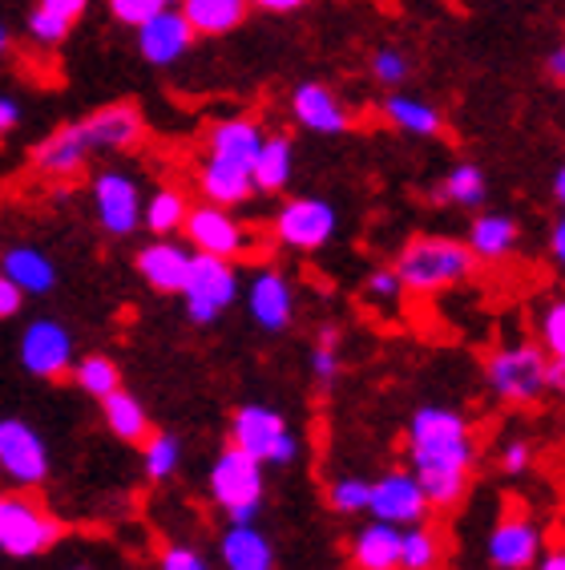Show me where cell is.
<instances>
[{"instance_id": "9", "label": "cell", "mask_w": 565, "mask_h": 570, "mask_svg": "<svg viewBox=\"0 0 565 570\" xmlns=\"http://www.w3.org/2000/svg\"><path fill=\"white\" fill-rule=\"evenodd\" d=\"M186 239L195 252H207V255H222V259H235L250 247V235L230 207H218V203H198V207L186 210Z\"/></svg>"}, {"instance_id": "35", "label": "cell", "mask_w": 565, "mask_h": 570, "mask_svg": "<svg viewBox=\"0 0 565 570\" xmlns=\"http://www.w3.org/2000/svg\"><path fill=\"white\" fill-rule=\"evenodd\" d=\"M73 381L81 384V393L98 396V401H101V396L113 393V389H121L118 364L109 361V356H86V361H77Z\"/></svg>"}, {"instance_id": "13", "label": "cell", "mask_w": 565, "mask_h": 570, "mask_svg": "<svg viewBox=\"0 0 565 570\" xmlns=\"http://www.w3.org/2000/svg\"><path fill=\"white\" fill-rule=\"evenodd\" d=\"M195 37L198 33L190 29V21L182 17L178 4H162L150 21L138 24V49L150 66H175L178 57L190 53Z\"/></svg>"}, {"instance_id": "8", "label": "cell", "mask_w": 565, "mask_h": 570, "mask_svg": "<svg viewBox=\"0 0 565 570\" xmlns=\"http://www.w3.org/2000/svg\"><path fill=\"white\" fill-rule=\"evenodd\" d=\"M336 207L327 198L299 195L291 203H282L275 215V239L291 252H319L336 235Z\"/></svg>"}, {"instance_id": "51", "label": "cell", "mask_w": 565, "mask_h": 570, "mask_svg": "<svg viewBox=\"0 0 565 570\" xmlns=\"http://www.w3.org/2000/svg\"><path fill=\"white\" fill-rule=\"evenodd\" d=\"M542 570H565V547L549 550V554L542 559Z\"/></svg>"}, {"instance_id": "5", "label": "cell", "mask_w": 565, "mask_h": 570, "mask_svg": "<svg viewBox=\"0 0 565 570\" xmlns=\"http://www.w3.org/2000/svg\"><path fill=\"white\" fill-rule=\"evenodd\" d=\"M230 445H239L262 465H291L299 458V438L287 417L271 405H242L230 417Z\"/></svg>"}, {"instance_id": "20", "label": "cell", "mask_w": 565, "mask_h": 570, "mask_svg": "<svg viewBox=\"0 0 565 570\" xmlns=\"http://www.w3.org/2000/svg\"><path fill=\"white\" fill-rule=\"evenodd\" d=\"M81 130H86L93 150H130V146L141 142L146 121L130 101H118V106H106V110L81 118Z\"/></svg>"}, {"instance_id": "15", "label": "cell", "mask_w": 565, "mask_h": 570, "mask_svg": "<svg viewBox=\"0 0 565 570\" xmlns=\"http://www.w3.org/2000/svg\"><path fill=\"white\" fill-rule=\"evenodd\" d=\"M0 470L12 482L41 485L49 473V450L24 421H0Z\"/></svg>"}, {"instance_id": "26", "label": "cell", "mask_w": 565, "mask_h": 570, "mask_svg": "<svg viewBox=\"0 0 565 570\" xmlns=\"http://www.w3.org/2000/svg\"><path fill=\"white\" fill-rule=\"evenodd\" d=\"M400 530L391 522H371L356 534L351 542V562L359 570H400Z\"/></svg>"}, {"instance_id": "37", "label": "cell", "mask_w": 565, "mask_h": 570, "mask_svg": "<svg viewBox=\"0 0 565 570\" xmlns=\"http://www.w3.org/2000/svg\"><path fill=\"white\" fill-rule=\"evenodd\" d=\"M537 332H542V348L554 364H565V296L542 307L537 316Z\"/></svg>"}, {"instance_id": "44", "label": "cell", "mask_w": 565, "mask_h": 570, "mask_svg": "<svg viewBox=\"0 0 565 570\" xmlns=\"http://www.w3.org/2000/svg\"><path fill=\"white\" fill-rule=\"evenodd\" d=\"M529 465H533L529 441H509V445H505V453H500V470H505V473H525Z\"/></svg>"}, {"instance_id": "42", "label": "cell", "mask_w": 565, "mask_h": 570, "mask_svg": "<svg viewBox=\"0 0 565 570\" xmlns=\"http://www.w3.org/2000/svg\"><path fill=\"white\" fill-rule=\"evenodd\" d=\"M158 9H162V0H109V12H113V21L133 24V29H138L141 21H150Z\"/></svg>"}, {"instance_id": "3", "label": "cell", "mask_w": 565, "mask_h": 570, "mask_svg": "<svg viewBox=\"0 0 565 570\" xmlns=\"http://www.w3.org/2000/svg\"><path fill=\"white\" fill-rule=\"evenodd\" d=\"M489 389L509 405H533L549 389V356L542 344H509L485 361Z\"/></svg>"}, {"instance_id": "48", "label": "cell", "mask_w": 565, "mask_h": 570, "mask_svg": "<svg viewBox=\"0 0 565 570\" xmlns=\"http://www.w3.org/2000/svg\"><path fill=\"white\" fill-rule=\"evenodd\" d=\"M21 126V106L12 98H0V134H9Z\"/></svg>"}, {"instance_id": "4", "label": "cell", "mask_w": 565, "mask_h": 570, "mask_svg": "<svg viewBox=\"0 0 565 570\" xmlns=\"http://www.w3.org/2000/svg\"><path fill=\"white\" fill-rule=\"evenodd\" d=\"M262 490H267L262 461L242 453L239 445L222 450L210 465V498L227 510L230 522H255L262 505Z\"/></svg>"}, {"instance_id": "11", "label": "cell", "mask_w": 565, "mask_h": 570, "mask_svg": "<svg viewBox=\"0 0 565 570\" xmlns=\"http://www.w3.org/2000/svg\"><path fill=\"white\" fill-rule=\"evenodd\" d=\"M141 190L130 175L121 170H101L93 178V210H98V223L109 230V235H133L141 223Z\"/></svg>"}, {"instance_id": "55", "label": "cell", "mask_w": 565, "mask_h": 570, "mask_svg": "<svg viewBox=\"0 0 565 570\" xmlns=\"http://www.w3.org/2000/svg\"><path fill=\"white\" fill-rule=\"evenodd\" d=\"M162 4H182V0H162Z\"/></svg>"}, {"instance_id": "17", "label": "cell", "mask_w": 565, "mask_h": 570, "mask_svg": "<svg viewBox=\"0 0 565 570\" xmlns=\"http://www.w3.org/2000/svg\"><path fill=\"white\" fill-rule=\"evenodd\" d=\"M247 307H250V320H255L262 332H287L291 328V316H295L291 279H287L282 272H275V267L255 272L250 292H247Z\"/></svg>"}, {"instance_id": "14", "label": "cell", "mask_w": 565, "mask_h": 570, "mask_svg": "<svg viewBox=\"0 0 565 570\" xmlns=\"http://www.w3.org/2000/svg\"><path fill=\"white\" fill-rule=\"evenodd\" d=\"M542 530L537 522H529L525 514H505L497 527L489 530L485 554L497 570H529L542 559Z\"/></svg>"}, {"instance_id": "54", "label": "cell", "mask_w": 565, "mask_h": 570, "mask_svg": "<svg viewBox=\"0 0 565 570\" xmlns=\"http://www.w3.org/2000/svg\"><path fill=\"white\" fill-rule=\"evenodd\" d=\"M9 53V29H4V24H0V57Z\"/></svg>"}, {"instance_id": "23", "label": "cell", "mask_w": 565, "mask_h": 570, "mask_svg": "<svg viewBox=\"0 0 565 570\" xmlns=\"http://www.w3.org/2000/svg\"><path fill=\"white\" fill-rule=\"evenodd\" d=\"M198 187H202V198L207 203H218V207H239L255 195V178H250V166L227 163V158H210L202 163V175H198Z\"/></svg>"}, {"instance_id": "29", "label": "cell", "mask_w": 565, "mask_h": 570, "mask_svg": "<svg viewBox=\"0 0 565 570\" xmlns=\"http://www.w3.org/2000/svg\"><path fill=\"white\" fill-rule=\"evenodd\" d=\"M291 170H295V146L291 138H262L259 154H255V163H250V178H255V190H282L291 183Z\"/></svg>"}, {"instance_id": "30", "label": "cell", "mask_w": 565, "mask_h": 570, "mask_svg": "<svg viewBox=\"0 0 565 570\" xmlns=\"http://www.w3.org/2000/svg\"><path fill=\"white\" fill-rule=\"evenodd\" d=\"M101 413H106V425L113 438L133 441V445L150 438V417H146L138 396H130L126 389H113L109 396H101Z\"/></svg>"}, {"instance_id": "2", "label": "cell", "mask_w": 565, "mask_h": 570, "mask_svg": "<svg viewBox=\"0 0 565 570\" xmlns=\"http://www.w3.org/2000/svg\"><path fill=\"white\" fill-rule=\"evenodd\" d=\"M396 275H400L404 292L416 296H436L448 287L465 284L477 272V255L468 252V243L445 239V235H416L396 255Z\"/></svg>"}, {"instance_id": "32", "label": "cell", "mask_w": 565, "mask_h": 570, "mask_svg": "<svg viewBox=\"0 0 565 570\" xmlns=\"http://www.w3.org/2000/svg\"><path fill=\"white\" fill-rule=\"evenodd\" d=\"M186 210H190V203H186L182 190H153L146 203H141V223L153 230V235H175V230H182L186 223Z\"/></svg>"}, {"instance_id": "1", "label": "cell", "mask_w": 565, "mask_h": 570, "mask_svg": "<svg viewBox=\"0 0 565 570\" xmlns=\"http://www.w3.org/2000/svg\"><path fill=\"white\" fill-rule=\"evenodd\" d=\"M477 458L473 429L448 405H420L408 421V465L433 510H453L468 494Z\"/></svg>"}, {"instance_id": "45", "label": "cell", "mask_w": 565, "mask_h": 570, "mask_svg": "<svg viewBox=\"0 0 565 570\" xmlns=\"http://www.w3.org/2000/svg\"><path fill=\"white\" fill-rule=\"evenodd\" d=\"M21 304H24V292L17 284H12L9 275L0 272V320L17 316V312H21Z\"/></svg>"}, {"instance_id": "50", "label": "cell", "mask_w": 565, "mask_h": 570, "mask_svg": "<svg viewBox=\"0 0 565 570\" xmlns=\"http://www.w3.org/2000/svg\"><path fill=\"white\" fill-rule=\"evenodd\" d=\"M545 69H549V77L565 81V41L557 45V49H549V57H545Z\"/></svg>"}, {"instance_id": "52", "label": "cell", "mask_w": 565, "mask_h": 570, "mask_svg": "<svg viewBox=\"0 0 565 570\" xmlns=\"http://www.w3.org/2000/svg\"><path fill=\"white\" fill-rule=\"evenodd\" d=\"M549 389L565 393V364H554V361H549Z\"/></svg>"}, {"instance_id": "46", "label": "cell", "mask_w": 565, "mask_h": 570, "mask_svg": "<svg viewBox=\"0 0 565 570\" xmlns=\"http://www.w3.org/2000/svg\"><path fill=\"white\" fill-rule=\"evenodd\" d=\"M41 9H49V12H57V17H66L69 24H77L81 17H86V9H89V0H37Z\"/></svg>"}, {"instance_id": "33", "label": "cell", "mask_w": 565, "mask_h": 570, "mask_svg": "<svg viewBox=\"0 0 565 570\" xmlns=\"http://www.w3.org/2000/svg\"><path fill=\"white\" fill-rule=\"evenodd\" d=\"M440 567V538L416 522L400 530V570H436Z\"/></svg>"}, {"instance_id": "19", "label": "cell", "mask_w": 565, "mask_h": 570, "mask_svg": "<svg viewBox=\"0 0 565 570\" xmlns=\"http://www.w3.org/2000/svg\"><path fill=\"white\" fill-rule=\"evenodd\" d=\"M190 259L195 252L182 247L175 239H153L138 252V275L153 292H166V296H178L186 284V272H190Z\"/></svg>"}, {"instance_id": "24", "label": "cell", "mask_w": 565, "mask_h": 570, "mask_svg": "<svg viewBox=\"0 0 565 570\" xmlns=\"http://www.w3.org/2000/svg\"><path fill=\"white\" fill-rule=\"evenodd\" d=\"M222 567L227 570H271L275 550L271 538L262 534L255 522H230L222 534Z\"/></svg>"}, {"instance_id": "47", "label": "cell", "mask_w": 565, "mask_h": 570, "mask_svg": "<svg viewBox=\"0 0 565 570\" xmlns=\"http://www.w3.org/2000/svg\"><path fill=\"white\" fill-rule=\"evenodd\" d=\"M549 255H554V264L565 272V215L554 223V230H549Z\"/></svg>"}, {"instance_id": "6", "label": "cell", "mask_w": 565, "mask_h": 570, "mask_svg": "<svg viewBox=\"0 0 565 570\" xmlns=\"http://www.w3.org/2000/svg\"><path fill=\"white\" fill-rule=\"evenodd\" d=\"M178 296H182L186 316L195 320V324H215V320L239 299V272H235V264L222 259V255L195 252Z\"/></svg>"}, {"instance_id": "40", "label": "cell", "mask_w": 565, "mask_h": 570, "mask_svg": "<svg viewBox=\"0 0 565 570\" xmlns=\"http://www.w3.org/2000/svg\"><path fill=\"white\" fill-rule=\"evenodd\" d=\"M400 296H404V284H400V275H396V267H376V272L364 279V299H368V304L391 307Z\"/></svg>"}, {"instance_id": "22", "label": "cell", "mask_w": 565, "mask_h": 570, "mask_svg": "<svg viewBox=\"0 0 565 570\" xmlns=\"http://www.w3.org/2000/svg\"><path fill=\"white\" fill-rule=\"evenodd\" d=\"M262 130L255 118H227V121H215L207 134V154L210 158H227V163H239V166H250L255 163V154H259Z\"/></svg>"}, {"instance_id": "12", "label": "cell", "mask_w": 565, "mask_h": 570, "mask_svg": "<svg viewBox=\"0 0 565 570\" xmlns=\"http://www.w3.org/2000/svg\"><path fill=\"white\" fill-rule=\"evenodd\" d=\"M21 364L33 376H44V381L66 376L69 364H73V336H69L66 324H57V320H33L21 336Z\"/></svg>"}, {"instance_id": "49", "label": "cell", "mask_w": 565, "mask_h": 570, "mask_svg": "<svg viewBox=\"0 0 565 570\" xmlns=\"http://www.w3.org/2000/svg\"><path fill=\"white\" fill-rule=\"evenodd\" d=\"M307 0H250V9H262V12H295L304 9Z\"/></svg>"}, {"instance_id": "38", "label": "cell", "mask_w": 565, "mask_h": 570, "mask_svg": "<svg viewBox=\"0 0 565 570\" xmlns=\"http://www.w3.org/2000/svg\"><path fill=\"white\" fill-rule=\"evenodd\" d=\"M368 502H371V482H364V478H339L327 490V505L336 514H359V510H368Z\"/></svg>"}, {"instance_id": "56", "label": "cell", "mask_w": 565, "mask_h": 570, "mask_svg": "<svg viewBox=\"0 0 565 570\" xmlns=\"http://www.w3.org/2000/svg\"><path fill=\"white\" fill-rule=\"evenodd\" d=\"M73 570H89V567H73Z\"/></svg>"}, {"instance_id": "27", "label": "cell", "mask_w": 565, "mask_h": 570, "mask_svg": "<svg viewBox=\"0 0 565 570\" xmlns=\"http://www.w3.org/2000/svg\"><path fill=\"white\" fill-rule=\"evenodd\" d=\"M178 9L198 37H222L247 21L250 0H182Z\"/></svg>"}, {"instance_id": "31", "label": "cell", "mask_w": 565, "mask_h": 570, "mask_svg": "<svg viewBox=\"0 0 565 570\" xmlns=\"http://www.w3.org/2000/svg\"><path fill=\"white\" fill-rule=\"evenodd\" d=\"M489 195V183H485V170L477 163H457L445 175V183H436L433 198L436 203H453V207H468L477 210Z\"/></svg>"}, {"instance_id": "7", "label": "cell", "mask_w": 565, "mask_h": 570, "mask_svg": "<svg viewBox=\"0 0 565 570\" xmlns=\"http://www.w3.org/2000/svg\"><path fill=\"white\" fill-rule=\"evenodd\" d=\"M61 538V522H57L44 505H37L24 494H4L0 498V550L12 559H33L44 554Z\"/></svg>"}, {"instance_id": "28", "label": "cell", "mask_w": 565, "mask_h": 570, "mask_svg": "<svg viewBox=\"0 0 565 570\" xmlns=\"http://www.w3.org/2000/svg\"><path fill=\"white\" fill-rule=\"evenodd\" d=\"M380 110L396 130L413 134V138H436L445 130V114L436 110L433 101L413 98V94H391V98H384Z\"/></svg>"}, {"instance_id": "10", "label": "cell", "mask_w": 565, "mask_h": 570, "mask_svg": "<svg viewBox=\"0 0 565 570\" xmlns=\"http://www.w3.org/2000/svg\"><path fill=\"white\" fill-rule=\"evenodd\" d=\"M368 510L380 518V522H391V527H416V522H424V514H428L433 505L424 498L413 470H388L384 478L371 482Z\"/></svg>"}, {"instance_id": "36", "label": "cell", "mask_w": 565, "mask_h": 570, "mask_svg": "<svg viewBox=\"0 0 565 570\" xmlns=\"http://www.w3.org/2000/svg\"><path fill=\"white\" fill-rule=\"evenodd\" d=\"M311 376H316L319 389H331L339 381V328L336 324H324L316 336V348H311Z\"/></svg>"}, {"instance_id": "18", "label": "cell", "mask_w": 565, "mask_h": 570, "mask_svg": "<svg viewBox=\"0 0 565 570\" xmlns=\"http://www.w3.org/2000/svg\"><path fill=\"white\" fill-rule=\"evenodd\" d=\"M89 154H93V146H89L81 121H69V126H57L44 142L33 146V166L41 175L69 178V175H77V170H86Z\"/></svg>"}, {"instance_id": "41", "label": "cell", "mask_w": 565, "mask_h": 570, "mask_svg": "<svg viewBox=\"0 0 565 570\" xmlns=\"http://www.w3.org/2000/svg\"><path fill=\"white\" fill-rule=\"evenodd\" d=\"M69 29H73V24H69L66 17H57V12L41 9V4L29 12V37H33L37 45H61L69 37Z\"/></svg>"}, {"instance_id": "16", "label": "cell", "mask_w": 565, "mask_h": 570, "mask_svg": "<svg viewBox=\"0 0 565 570\" xmlns=\"http://www.w3.org/2000/svg\"><path fill=\"white\" fill-rule=\"evenodd\" d=\"M291 118L311 134L336 138V134L351 130V110L339 101L336 89H327L324 81H304L291 89Z\"/></svg>"}, {"instance_id": "39", "label": "cell", "mask_w": 565, "mask_h": 570, "mask_svg": "<svg viewBox=\"0 0 565 570\" xmlns=\"http://www.w3.org/2000/svg\"><path fill=\"white\" fill-rule=\"evenodd\" d=\"M368 69L380 86H400V81H408V73H413V61H408V53L396 49V45H380V49L371 53Z\"/></svg>"}, {"instance_id": "25", "label": "cell", "mask_w": 565, "mask_h": 570, "mask_svg": "<svg viewBox=\"0 0 565 570\" xmlns=\"http://www.w3.org/2000/svg\"><path fill=\"white\" fill-rule=\"evenodd\" d=\"M0 272L9 275L12 284L21 287L24 296H44L57 287V267L53 259L37 247H9L0 255Z\"/></svg>"}, {"instance_id": "43", "label": "cell", "mask_w": 565, "mask_h": 570, "mask_svg": "<svg viewBox=\"0 0 565 570\" xmlns=\"http://www.w3.org/2000/svg\"><path fill=\"white\" fill-rule=\"evenodd\" d=\"M162 570H210V562L195 547H170L162 550Z\"/></svg>"}, {"instance_id": "34", "label": "cell", "mask_w": 565, "mask_h": 570, "mask_svg": "<svg viewBox=\"0 0 565 570\" xmlns=\"http://www.w3.org/2000/svg\"><path fill=\"white\" fill-rule=\"evenodd\" d=\"M178 461H182V450H178V438H170V433H150V438L141 441V465H146L150 482L175 478Z\"/></svg>"}, {"instance_id": "21", "label": "cell", "mask_w": 565, "mask_h": 570, "mask_svg": "<svg viewBox=\"0 0 565 570\" xmlns=\"http://www.w3.org/2000/svg\"><path fill=\"white\" fill-rule=\"evenodd\" d=\"M517 239H522V227L513 215H500V210H485L473 219L468 227V252L485 259V264H500V259H509L517 252Z\"/></svg>"}, {"instance_id": "53", "label": "cell", "mask_w": 565, "mask_h": 570, "mask_svg": "<svg viewBox=\"0 0 565 570\" xmlns=\"http://www.w3.org/2000/svg\"><path fill=\"white\" fill-rule=\"evenodd\" d=\"M554 198L562 203V210H565V163L557 166V175H554Z\"/></svg>"}]
</instances>
